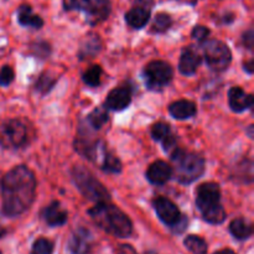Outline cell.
I'll list each match as a JSON object with an SVG mask.
<instances>
[{
	"label": "cell",
	"mask_w": 254,
	"mask_h": 254,
	"mask_svg": "<svg viewBox=\"0 0 254 254\" xmlns=\"http://www.w3.org/2000/svg\"><path fill=\"white\" fill-rule=\"evenodd\" d=\"M2 206L5 216L15 217L32 205L36 195V179L27 166L19 165L5 174L1 180Z\"/></svg>",
	"instance_id": "cell-1"
},
{
	"label": "cell",
	"mask_w": 254,
	"mask_h": 254,
	"mask_svg": "<svg viewBox=\"0 0 254 254\" xmlns=\"http://www.w3.org/2000/svg\"><path fill=\"white\" fill-rule=\"evenodd\" d=\"M93 222L112 236L127 238L133 232L131 221L128 216L117 206L106 202H97L96 206L88 210Z\"/></svg>",
	"instance_id": "cell-2"
},
{
	"label": "cell",
	"mask_w": 254,
	"mask_h": 254,
	"mask_svg": "<svg viewBox=\"0 0 254 254\" xmlns=\"http://www.w3.org/2000/svg\"><path fill=\"white\" fill-rule=\"evenodd\" d=\"M196 205L206 222L220 225L226 220V211L221 205V190L217 184H201L196 190Z\"/></svg>",
	"instance_id": "cell-3"
},
{
	"label": "cell",
	"mask_w": 254,
	"mask_h": 254,
	"mask_svg": "<svg viewBox=\"0 0 254 254\" xmlns=\"http://www.w3.org/2000/svg\"><path fill=\"white\" fill-rule=\"evenodd\" d=\"M170 158L175 163V178L179 183L189 185L205 173V160L198 154L188 153L176 148L170 154Z\"/></svg>",
	"instance_id": "cell-4"
},
{
	"label": "cell",
	"mask_w": 254,
	"mask_h": 254,
	"mask_svg": "<svg viewBox=\"0 0 254 254\" xmlns=\"http://www.w3.org/2000/svg\"><path fill=\"white\" fill-rule=\"evenodd\" d=\"M72 179L82 195L88 200L97 203L108 201L111 198L107 189L94 178L93 174L89 173L83 166H74L72 170Z\"/></svg>",
	"instance_id": "cell-5"
},
{
	"label": "cell",
	"mask_w": 254,
	"mask_h": 254,
	"mask_svg": "<svg viewBox=\"0 0 254 254\" xmlns=\"http://www.w3.org/2000/svg\"><path fill=\"white\" fill-rule=\"evenodd\" d=\"M29 129L20 119H7L0 126V145L4 149H20L29 143Z\"/></svg>",
	"instance_id": "cell-6"
},
{
	"label": "cell",
	"mask_w": 254,
	"mask_h": 254,
	"mask_svg": "<svg viewBox=\"0 0 254 254\" xmlns=\"http://www.w3.org/2000/svg\"><path fill=\"white\" fill-rule=\"evenodd\" d=\"M64 9L84 12L87 21L96 25L108 17L111 12V0H68L64 2Z\"/></svg>",
	"instance_id": "cell-7"
},
{
	"label": "cell",
	"mask_w": 254,
	"mask_h": 254,
	"mask_svg": "<svg viewBox=\"0 0 254 254\" xmlns=\"http://www.w3.org/2000/svg\"><path fill=\"white\" fill-rule=\"evenodd\" d=\"M203 56L207 66L215 72H223L232 61L231 50L220 40H206L203 44Z\"/></svg>",
	"instance_id": "cell-8"
},
{
	"label": "cell",
	"mask_w": 254,
	"mask_h": 254,
	"mask_svg": "<svg viewBox=\"0 0 254 254\" xmlns=\"http://www.w3.org/2000/svg\"><path fill=\"white\" fill-rule=\"evenodd\" d=\"M174 77L173 67L165 61H153L144 68V81L151 91H161Z\"/></svg>",
	"instance_id": "cell-9"
},
{
	"label": "cell",
	"mask_w": 254,
	"mask_h": 254,
	"mask_svg": "<svg viewBox=\"0 0 254 254\" xmlns=\"http://www.w3.org/2000/svg\"><path fill=\"white\" fill-rule=\"evenodd\" d=\"M154 208H155L156 215L159 216L161 221L169 227L178 228L181 226V228H186V218L181 216L180 210L178 206L171 200L166 197H156L153 202Z\"/></svg>",
	"instance_id": "cell-10"
},
{
	"label": "cell",
	"mask_w": 254,
	"mask_h": 254,
	"mask_svg": "<svg viewBox=\"0 0 254 254\" xmlns=\"http://www.w3.org/2000/svg\"><path fill=\"white\" fill-rule=\"evenodd\" d=\"M131 88L129 86H121L109 92L106 99V108L111 111H123L128 108L131 102Z\"/></svg>",
	"instance_id": "cell-11"
},
{
	"label": "cell",
	"mask_w": 254,
	"mask_h": 254,
	"mask_svg": "<svg viewBox=\"0 0 254 254\" xmlns=\"http://www.w3.org/2000/svg\"><path fill=\"white\" fill-rule=\"evenodd\" d=\"M202 62V57L193 46H189L183 50L179 61V69L185 76H192Z\"/></svg>",
	"instance_id": "cell-12"
},
{
	"label": "cell",
	"mask_w": 254,
	"mask_h": 254,
	"mask_svg": "<svg viewBox=\"0 0 254 254\" xmlns=\"http://www.w3.org/2000/svg\"><path fill=\"white\" fill-rule=\"evenodd\" d=\"M173 176V168L163 160H156L146 170V179L153 185L161 186L168 183Z\"/></svg>",
	"instance_id": "cell-13"
},
{
	"label": "cell",
	"mask_w": 254,
	"mask_h": 254,
	"mask_svg": "<svg viewBox=\"0 0 254 254\" xmlns=\"http://www.w3.org/2000/svg\"><path fill=\"white\" fill-rule=\"evenodd\" d=\"M93 245V237L86 228H78L74 231L69 240L68 248L72 254H89Z\"/></svg>",
	"instance_id": "cell-14"
},
{
	"label": "cell",
	"mask_w": 254,
	"mask_h": 254,
	"mask_svg": "<svg viewBox=\"0 0 254 254\" xmlns=\"http://www.w3.org/2000/svg\"><path fill=\"white\" fill-rule=\"evenodd\" d=\"M254 98L252 94H248L241 87H232L228 92V103L231 109L236 113H242L253 107Z\"/></svg>",
	"instance_id": "cell-15"
},
{
	"label": "cell",
	"mask_w": 254,
	"mask_h": 254,
	"mask_svg": "<svg viewBox=\"0 0 254 254\" xmlns=\"http://www.w3.org/2000/svg\"><path fill=\"white\" fill-rule=\"evenodd\" d=\"M41 216L45 222L51 226V227L64 225L67 221V212L61 207L60 202H57V201H54L47 207H45L42 210Z\"/></svg>",
	"instance_id": "cell-16"
},
{
	"label": "cell",
	"mask_w": 254,
	"mask_h": 254,
	"mask_svg": "<svg viewBox=\"0 0 254 254\" xmlns=\"http://www.w3.org/2000/svg\"><path fill=\"white\" fill-rule=\"evenodd\" d=\"M150 20V7L146 5H136L126 14V21L133 29H141Z\"/></svg>",
	"instance_id": "cell-17"
},
{
	"label": "cell",
	"mask_w": 254,
	"mask_h": 254,
	"mask_svg": "<svg viewBox=\"0 0 254 254\" xmlns=\"http://www.w3.org/2000/svg\"><path fill=\"white\" fill-rule=\"evenodd\" d=\"M169 112L175 119L184 121V119L192 118L197 113V108L193 102L188 101V99H180V101H176L170 104Z\"/></svg>",
	"instance_id": "cell-18"
},
{
	"label": "cell",
	"mask_w": 254,
	"mask_h": 254,
	"mask_svg": "<svg viewBox=\"0 0 254 254\" xmlns=\"http://www.w3.org/2000/svg\"><path fill=\"white\" fill-rule=\"evenodd\" d=\"M17 21L20 25L32 29H41L44 26V20L39 15L34 14L30 5H21L17 10Z\"/></svg>",
	"instance_id": "cell-19"
},
{
	"label": "cell",
	"mask_w": 254,
	"mask_h": 254,
	"mask_svg": "<svg viewBox=\"0 0 254 254\" xmlns=\"http://www.w3.org/2000/svg\"><path fill=\"white\" fill-rule=\"evenodd\" d=\"M101 47H102V44L98 35H94V34L88 35V36L84 39L83 45L81 46L79 57H81V59H91L92 56L98 54Z\"/></svg>",
	"instance_id": "cell-20"
},
{
	"label": "cell",
	"mask_w": 254,
	"mask_h": 254,
	"mask_svg": "<svg viewBox=\"0 0 254 254\" xmlns=\"http://www.w3.org/2000/svg\"><path fill=\"white\" fill-rule=\"evenodd\" d=\"M230 231L233 237L241 241L247 240V238L252 236V226L245 218H236V220H233L230 225Z\"/></svg>",
	"instance_id": "cell-21"
},
{
	"label": "cell",
	"mask_w": 254,
	"mask_h": 254,
	"mask_svg": "<svg viewBox=\"0 0 254 254\" xmlns=\"http://www.w3.org/2000/svg\"><path fill=\"white\" fill-rule=\"evenodd\" d=\"M56 81H57L56 74L51 73V72H44V73L37 78V82L35 83V89H36L39 93L46 94L54 88Z\"/></svg>",
	"instance_id": "cell-22"
},
{
	"label": "cell",
	"mask_w": 254,
	"mask_h": 254,
	"mask_svg": "<svg viewBox=\"0 0 254 254\" xmlns=\"http://www.w3.org/2000/svg\"><path fill=\"white\" fill-rule=\"evenodd\" d=\"M185 247L192 254H206L207 253V245L205 241L198 236H188L184 242Z\"/></svg>",
	"instance_id": "cell-23"
},
{
	"label": "cell",
	"mask_w": 254,
	"mask_h": 254,
	"mask_svg": "<svg viewBox=\"0 0 254 254\" xmlns=\"http://www.w3.org/2000/svg\"><path fill=\"white\" fill-rule=\"evenodd\" d=\"M107 122H108V112L106 107H98L88 116V123L94 129H101Z\"/></svg>",
	"instance_id": "cell-24"
},
{
	"label": "cell",
	"mask_w": 254,
	"mask_h": 254,
	"mask_svg": "<svg viewBox=\"0 0 254 254\" xmlns=\"http://www.w3.org/2000/svg\"><path fill=\"white\" fill-rule=\"evenodd\" d=\"M173 24V19L169 14L165 12H159L155 15L153 25H151V31L156 32V34H161V32L168 31L169 27Z\"/></svg>",
	"instance_id": "cell-25"
},
{
	"label": "cell",
	"mask_w": 254,
	"mask_h": 254,
	"mask_svg": "<svg viewBox=\"0 0 254 254\" xmlns=\"http://www.w3.org/2000/svg\"><path fill=\"white\" fill-rule=\"evenodd\" d=\"M102 170L108 174H118L122 171V163L117 156L104 151L103 164H102Z\"/></svg>",
	"instance_id": "cell-26"
},
{
	"label": "cell",
	"mask_w": 254,
	"mask_h": 254,
	"mask_svg": "<svg viewBox=\"0 0 254 254\" xmlns=\"http://www.w3.org/2000/svg\"><path fill=\"white\" fill-rule=\"evenodd\" d=\"M102 78V68L98 64L89 67L86 72L83 73V81L84 83L88 84L89 87H97L101 83Z\"/></svg>",
	"instance_id": "cell-27"
},
{
	"label": "cell",
	"mask_w": 254,
	"mask_h": 254,
	"mask_svg": "<svg viewBox=\"0 0 254 254\" xmlns=\"http://www.w3.org/2000/svg\"><path fill=\"white\" fill-rule=\"evenodd\" d=\"M171 134V129L169 127V124L163 123V122H159V123H155L151 128V136H153L154 140L161 141L163 143L166 138H169Z\"/></svg>",
	"instance_id": "cell-28"
},
{
	"label": "cell",
	"mask_w": 254,
	"mask_h": 254,
	"mask_svg": "<svg viewBox=\"0 0 254 254\" xmlns=\"http://www.w3.org/2000/svg\"><path fill=\"white\" fill-rule=\"evenodd\" d=\"M54 245L46 238H39L32 246V254H52Z\"/></svg>",
	"instance_id": "cell-29"
},
{
	"label": "cell",
	"mask_w": 254,
	"mask_h": 254,
	"mask_svg": "<svg viewBox=\"0 0 254 254\" xmlns=\"http://www.w3.org/2000/svg\"><path fill=\"white\" fill-rule=\"evenodd\" d=\"M14 69L10 66H2L0 69V86L7 87L12 81H14Z\"/></svg>",
	"instance_id": "cell-30"
},
{
	"label": "cell",
	"mask_w": 254,
	"mask_h": 254,
	"mask_svg": "<svg viewBox=\"0 0 254 254\" xmlns=\"http://www.w3.org/2000/svg\"><path fill=\"white\" fill-rule=\"evenodd\" d=\"M210 35V30L206 26H196L192 30V37L200 42H205Z\"/></svg>",
	"instance_id": "cell-31"
},
{
	"label": "cell",
	"mask_w": 254,
	"mask_h": 254,
	"mask_svg": "<svg viewBox=\"0 0 254 254\" xmlns=\"http://www.w3.org/2000/svg\"><path fill=\"white\" fill-rule=\"evenodd\" d=\"M243 44L247 49L252 50L254 46V34H253V30H248L247 32L243 34Z\"/></svg>",
	"instance_id": "cell-32"
},
{
	"label": "cell",
	"mask_w": 254,
	"mask_h": 254,
	"mask_svg": "<svg viewBox=\"0 0 254 254\" xmlns=\"http://www.w3.org/2000/svg\"><path fill=\"white\" fill-rule=\"evenodd\" d=\"M35 54H39L40 51H42V55H44V57L45 56H47V55H49V52H50V47H49V45L47 44H45V42H41V44H36L35 45Z\"/></svg>",
	"instance_id": "cell-33"
},
{
	"label": "cell",
	"mask_w": 254,
	"mask_h": 254,
	"mask_svg": "<svg viewBox=\"0 0 254 254\" xmlns=\"http://www.w3.org/2000/svg\"><path fill=\"white\" fill-rule=\"evenodd\" d=\"M118 254H136L134 248L129 245H122L118 248Z\"/></svg>",
	"instance_id": "cell-34"
},
{
	"label": "cell",
	"mask_w": 254,
	"mask_h": 254,
	"mask_svg": "<svg viewBox=\"0 0 254 254\" xmlns=\"http://www.w3.org/2000/svg\"><path fill=\"white\" fill-rule=\"evenodd\" d=\"M245 69L250 74L253 73V60H250V61H248V62H246V64H245Z\"/></svg>",
	"instance_id": "cell-35"
},
{
	"label": "cell",
	"mask_w": 254,
	"mask_h": 254,
	"mask_svg": "<svg viewBox=\"0 0 254 254\" xmlns=\"http://www.w3.org/2000/svg\"><path fill=\"white\" fill-rule=\"evenodd\" d=\"M175 1L184 2V4H191V5H195V4H197L198 0H175Z\"/></svg>",
	"instance_id": "cell-36"
},
{
	"label": "cell",
	"mask_w": 254,
	"mask_h": 254,
	"mask_svg": "<svg viewBox=\"0 0 254 254\" xmlns=\"http://www.w3.org/2000/svg\"><path fill=\"white\" fill-rule=\"evenodd\" d=\"M215 254H236V253L231 250H222V251H218V252H216Z\"/></svg>",
	"instance_id": "cell-37"
},
{
	"label": "cell",
	"mask_w": 254,
	"mask_h": 254,
	"mask_svg": "<svg viewBox=\"0 0 254 254\" xmlns=\"http://www.w3.org/2000/svg\"><path fill=\"white\" fill-rule=\"evenodd\" d=\"M253 126H250V128H248V135H250V138H253Z\"/></svg>",
	"instance_id": "cell-38"
},
{
	"label": "cell",
	"mask_w": 254,
	"mask_h": 254,
	"mask_svg": "<svg viewBox=\"0 0 254 254\" xmlns=\"http://www.w3.org/2000/svg\"><path fill=\"white\" fill-rule=\"evenodd\" d=\"M146 254H155V253H154V252H148Z\"/></svg>",
	"instance_id": "cell-39"
}]
</instances>
